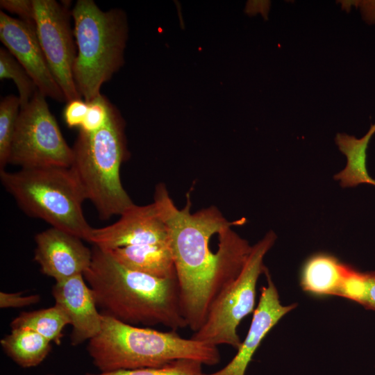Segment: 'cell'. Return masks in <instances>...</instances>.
Here are the masks:
<instances>
[{"mask_svg": "<svg viewBox=\"0 0 375 375\" xmlns=\"http://www.w3.org/2000/svg\"><path fill=\"white\" fill-rule=\"evenodd\" d=\"M153 198L169 229L181 310L196 332L220 292L241 272L252 246L231 228L243 219L229 222L213 206L191 213L189 194L179 209L162 183Z\"/></svg>", "mask_w": 375, "mask_h": 375, "instance_id": "1", "label": "cell"}, {"mask_svg": "<svg viewBox=\"0 0 375 375\" xmlns=\"http://www.w3.org/2000/svg\"><path fill=\"white\" fill-rule=\"evenodd\" d=\"M92 253L83 276L101 314L134 326L160 324L173 331L188 327L176 278H160L129 269L96 246Z\"/></svg>", "mask_w": 375, "mask_h": 375, "instance_id": "2", "label": "cell"}, {"mask_svg": "<svg viewBox=\"0 0 375 375\" xmlns=\"http://www.w3.org/2000/svg\"><path fill=\"white\" fill-rule=\"evenodd\" d=\"M102 315L100 332L87 350L100 372L160 367L181 359L214 365L220 360L217 346L181 337L176 331L140 328Z\"/></svg>", "mask_w": 375, "mask_h": 375, "instance_id": "3", "label": "cell"}, {"mask_svg": "<svg viewBox=\"0 0 375 375\" xmlns=\"http://www.w3.org/2000/svg\"><path fill=\"white\" fill-rule=\"evenodd\" d=\"M72 150L70 168L101 219L121 215L133 204L120 178L121 165L129 154L125 121L113 104L100 129L92 133L79 131Z\"/></svg>", "mask_w": 375, "mask_h": 375, "instance_id": "4", "label": "cell"}, {"mask_svg": "<svg viewBox=\"0 0 375 375\" xmlns=\"http://www.w3.org/2000/svg\"><path fill=\"white\" fill-rule=\"evenodd\" d=\"M77 53L73 74L76 89L88 103L124 65L128 38L125 12L103 11L93 0H78L72 10Z\"/></svg>", "mask_w": 375, "mask_h": 375, "instance_id": "5", "label": "cell"}, {"mask_svg": "<svg viewBox=\"0 0 375 375\" xmlns=\"http://www.w3.org/2000/svg\"><path fill=\"white\" fill-rule=\"evenodd\" d=\"M0 179L27 215L90 242L94 228L83 212L86 197L70 167L23 168L15 172L3 169Z\"/></svg>", "mask_w": 375, "mask_h": 375, "instance_id": "6", "label": "cell"}, {"mask_svg": "<svg viewBox=\"0 0 375 375\" xmlns=\"http://www.w3.org/2000/svg\"><path fill=\"white\" fill-rule=\"evenodd\" d=\"M276 239L274 232L269 231L252 246L241 272L216 297L205 322L194 332L192 339L217 347L226 344L236 349L240 347L242 341L238 328L242 320L256 309L257 282L267 269L263 260Z\"/></svg>", "mask_w": 375, "mask_h": 375, "instance_id": "7", "label": "cell"}, {"mask_svg": "<svg viewBox=\"0 0 375 375\" xmlns=\"http://www.w3.org/2000/svg\"><path fill=\"white\" fill-rule=\"evenodd\" d=\"M73 150L63 138L46 97L38 90L20 109L8 164L23 168L70 167Z\"/></svg>", "mask_w": 375, "mask_h": 375, "instance_id": "8", "label": "cell"}, {"mask_svg": "<svg viewBox=\"0 0 375 375\" xmlns=\"http://www.w3.org/2000/svg\"><path fill=\"white\" fill-rule=\"evenodd\" d=\"M37 36L49 69L66 101L81 99L74 80L76 57L72 10L55 0H33ZM66 102V103H67Z\"/></svg>", "mask_w": 375, "mask_h": 375, "instance_id": "9", "label": "cell"}, {"mask_svg": "<svg viewBox=\"0 0 375 375\" xmlns=\"http://www.w3.org/2000/svg\"><path fill=\"white\" fill-rule=\"evenodd\" d=\"M90 243L106 251L145 244L169 246V229L154 202L145 206L133 203L116 222L93 228Z\"/></svg>", "mask_w": 375, "mask_h": 375, "instance_id": "10", "label": "cell"}, {"mask_svg": "<svg viewBox=\"0 0 375 375\" xmlns=\"http://www.w3.org/2000/svg\"><path fill=\"white\" fill-rule=\"evenodd\" d=\"M0 40L46 97L67 102L40 44L35 26L0 11Z\"/></svg>", "mask_w": 375, "mask_h": 375, "instance_id": "11", "label": "cell"}, {"mask_svg": "<svg viewBox=\"0 0 375 375\" xmlns=\"http://www.w3.org/2000/svg\"><path fill=\"white\" fill-rule=\"evenodd\" d=\"M77 236L51 227L35 236L34 260L41 272L61 281L83 274L92 261V249Z\"/></svg>", "mask_w": 375, "mask_h": 375, "instance_id": "12", "label": "cell"}, {"mask_svg": "<svg viewBox=\"0 0 375 375\" xmlns=\"http://www.w3.org/2000/svg\"><path fill=\"white\" fill-rule=\"evenodd\" d=\"M265 274L267 285L262 287L249 329L244 341L237 349V353L220 370L203 375H244L252 357L265 337L284 315L296 307V304H281L278 290L268 269Z\"/></svg>", "mask_w": 375, "mask_h": 375, "instance_id": "13", "label": "cell"}, {"mask_svg": "<svg viewBox=\"0 0 375 375\" xmlns=\"http://www.w3.org/2000/svg\"><path fill=\"white\" fill-rule=\"evenodd\" d=\"M51 293L55 303L62 308L72 326V345L89 341L100 332L102 315L83 274L56 282Z\"/></svg>", "mask_w": 375, "mask_h": 375, "instance_id": "14", "label": "cell"}, {"mask_svg": "<svg viewBox=\"0 0 375 375\" xmlns=\"http://www.w3.org/2000/svg\"><path fill=\"white\" fill-rule=\"evenodd\" d=\"M347 264L333 255L317 253L303 265L300 274L302 289L315 296H339Z\"/></svg>", "mask_w": 375, "mask_h": 375, "instance_id": "15", "label": "cell"}, {"mask_svg": "<svg viewBox=\"0 0 375 375\" xmlns=\"http://www.w3.org/2000/svg\"><path fill=\"white\" fill-rule=\"evenodd\" d=\"M124 266L160 278H176L170 247L161 244L128 246L109 251Z\"/></svg>", "mask_w": 375, "mask_h": 375, "instance_id": "16", "label": "cell"}, {"mask_svg": "<svg viewBox=\"0 0 375 375\" xmlns=\"http://www.w3.org/2000/svg\"><path fill=\"white\" fill-rule=\"evenodd\" d=\"M375 133V122L361 138L346 133H338L335 143L347 157L345 168L335 176L343 188H353L367 183L371 177L367 168V150L369 141Z\"/></svg>", "mask_w": 375, "mask_h": 375, "instance_id": "17", "label": "cell"}, {"mask_svg": "<svg viewBox=\"0 0 375 375\" xmlns=\"http://www.w3.org/2000/svg\"><path fill=\"white\" fill-rule=\"evenodd\" d=\"M0 344L4 353L17 365L31 368L44 360L52 343L30 328H15L1 340Z\"/></svg>", "mask_w": 375, "mask_h": 375, "instance_id": "18", "label": "cell"}, {"mask_svg": "<svg viewBox=\"0 0 375 375\" xmlns=\"http://www.w3.org/2000/svg\"><path fill=\"white\" fill-rule=\"evenodd\" d=\"M69 320L60 306H53L30 312H22L14 318L10 328H28L43 336L51 343L60 344L63 329Z\"/></svg>", "mask_w": 375, "mask_h": 375, "instance_id": "19", "label": "cell"}, {"mask_svg": "<svg viewBox=\"0 0 375 375\" xmlns=\"http://www.w3.org/2000/svg\"><path fill=\"white\" fill-rule=\"evenodd\" d=\"M375 311V271H360L348 265L339 296Z\"/></svg>", "mask_w": 375, "mask_h": 375, "instance_id": "20", "label": "cell"}, {"mask_svg": "<svg viewBox=\"0 0 375 375\" xmlns=\"http://www.w3.org/2000/svg\"><path fill=\"white\" fill-rule=\"evenodd\" d=\"M12 79L18 90L20 109L25 107L31 100L38 87L33 80L6 49L0 48V80Z\"/></svg>", "mask_w": 375, "mask_h": 375, "instance_id": "21", "label": "cell"}, {"mask_svg": "<svg viewBox=\"0 0 375 375\" xmlns=\"http://www.w3.org/2000/svg\"><path fill=\"white\" fill-rule=\"evenodd\" d=\"M20 108L19 97L14 94L3 97L0 102V171L8 164Z\"/></svg>", "mask_w": 375, "mask_h": 375, "instance_id": "22", "label": "cell"}, {"mask_svg": "<svg viewBox=\"0 0 375 375\" xmlns=\"http://www.w3.org/2000/svg\"><path fill=\"white\" fill-rule=\"evenodd\" d=\"M203 364L197 360L181 359L160 367L123 369L85 375H203Z\"/></svg>", "mask_w": 375, "mask_h": 375, "instance_id": "23", "label": "cell"}, {"mask_svg": "<svg viewBox=\"0 0 375 375\" xmlns=\"http://www.w3.org/2000/svg\"><path fill=\"white\" fill-rule=\"evenodd\" d=\"M112 105L102 94L88 102V110L79 131L92 133L100 129L108 118Z\"/></svg>", "mask_w": 375, "mask_h": 375, "instance_id": "24", "label": "cell"}, {"mask_svg": "<svg viewBox=\"0 0 375 375\" xmlns=\"http://www.w3.org/2000/svg\"><path fill=\"white\" fill-rule=\"evenodd\" d=\"M88 110V103L82 99L67 102L63 110V118L69 128H79L85 120Z\"/></svg>", "mask_w": 375, "mask_h": 375, "instance_id": "25", "label": "cell"}, {"mask_svg": "<svg viewBox=\"0 0 375 375\" xmlns=\"http://www.w3.org/2000/svg\"><path fill=\"white\" fill-rule=\"evenodd\" d=\"M0 6L11 13L17 15L19 19L35 26L33 0H1Z\"/></svg>", "mask_w": 375, "mask_h": 375, "instance_id": "26", "label": "cell"}, {"mask_svg": "<svg viewBox=\"0 0 375 375\" xmlns=\"http://www.w3.org/2000/svg\"><path fill=\"white\" fill-rule=\"evenodd\" d=\"M40 301L38 294L22 295V292H0V308H22L35 304Z\"/></svg>", "mask_w": 375, "mask_h": 375, "instance_id": "27", "label": "cell"}, {"mask_svg": "<svg viewBox=\"0 0 375 375\" xmlns=\"http://www.w3.org/2000/svg\"><path fill=\"white\" fill-rule=\"evenodd\" d=\"M356 8H359L362 19L369 24H375V0L356 1Z\"/></svg>", "mask_w": 375, "mask_h": 375, "instance_id": "28", "label": "cell"}, {"mask_svg": "<svg viewBox=\"0 0 375 375\" xmlns=\"http://www.w3.org/2000/svg\"><path fill=\"white\" fill-rule=\"evenodd\" d=\"M343 10L349 12L352 6H356V1H338Z\"/></svg>", "mask_w": 375, "mask_h": 375, "instance_id": "29", "label": "cell"}, {"mask_svg": "<svg viewBox=\"0 0 375 375\" xmlns=\"http://www.w3.org/2000/svg\"><path fill=\"white\" fill-rule=\"evenodd\" d=\"M367 184H369V185H372L375 186V179H374L372 177H370Z\"/></svg>", "mask_w": 375, "mask_h": 375, "instance_id": "30", "label": "cell"}, {"mask_svg": "<svg viewBox=\"0 0 375 375\" xmlns=\"http://www.w3.org/2000/svg\"><path fill=\"white\" fill-rule=\"evenodd\" d=\"M45 375H56V374H45Z\"/></svg>", "mask_w": 375, "mask_h": 375, "instance_id": "31", "label": "cell"}]
</instances>
